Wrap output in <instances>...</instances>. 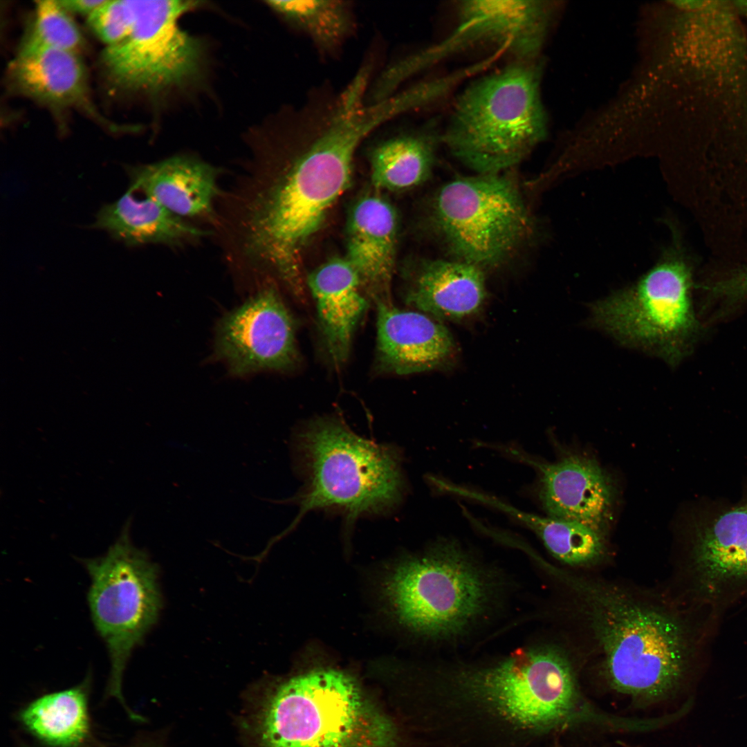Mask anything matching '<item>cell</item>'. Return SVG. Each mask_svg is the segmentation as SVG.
I'll return each instance as SVG.
<instances>
[{
  "label": "cell",
  "instance_id": "cell-1",
  "mask_svg": "<svg viewBox=\"0 0 747 747\" xmlns=\"http://www.w3.org/2000/svg\"><path fill=\"white\" fill-rule=\"evenodd\" d=\"M365 98L345 89L326 109L308 114L314 134L306 147L273 179L251 172L237 199L241 257L257 273L270 270L302 304V250L349 187L360 144L387 122L382 109Z\"/></svg>",
  "mask_w": 747,
  "mask_h": 747
},
{
  "label": "cell",
  "instance_id": "cell-2",
  "mask_svg": "<svg viewBox=\"0 0 747 747\" xmlns=\"http://www.w3.org/2000/svg\"><path fill=\"white\" fill-rule=\"evenodd\" d=\"M578 703L571 652L542 644L439 676L425 703L426 726L439 747H526L563 730Z\"/></svg>",
  "mask_w": 747,
  "mask_h": 747
},
{
  "label": "cell",
  "instance_id": "cell-3",
  "mask_svg": "<svg viewBox=\"0 0 747 747\" xmlns=\"http://www.w3.org/2000/svg\"><path fill=\"white\" fill-rule=\"evenodd\" d=\"M553 570L565 592L570 621L587 636L610 688L647 703L679 688L694 643L672 603L658 593L584 571Z\"/></svg>",
  "mask_w": 747,
  "mask_h": 747
},
{
  "label": "cell",
  "instance_id": "cell-4",
  "mask_svg": "<svg viewBox=\"0 0 747 747\" xmlns=\"http://www.w3.org/2000/svg\"><path fill=\"white\" fill-rule=\"evenodd\" d=\"M247 747H399L395 725L357 682L317 670L267 687L245 703Z\"/></svg>",
  "mask_w": 747,
  "mask_h": 747
},
{
  "label": "cell",
  "instance_id": "cell-5",
  "mask_svg": "<svg viewBox=\"0 0 747 747\" xmlns=\"http://www.w3.org/2000/svg\"><path fill=\"white\" fill-rule=\"evenodd\" d=\"M540 71L518 60L471 83L456 101L444 136L450 151L480 174H498L544 138Z\"/></svg>",
  "mask_w": 747,
  "mask_h": 747
},
{
  "label": "cell",
  "instance_id": "cell-6",
  "mask_svg": "<svg viewBox=\"0 0 747 747\" xmlns=\"http://www.w3.org/2000/svg\"><path fill=\"white\" fill-rule=\"evenodd\" d=\"M298 447L306 477L300 515L333 507L351 520L387 509L400 498L398 454L358 436L343 421L313 420L302 430Z\"/></svg>",
  "mask_w": 747,
  "mask_h": 747
},
{
  "label": "cell",
  "instance_id": "cell-7",
  "mask_svg": "<svg viewBox=\"0 0 747 747\" xmlns=\"http://www.w3.org/2000/svg\"><path fill=\"white\" fill-rule=\"evenodd\" d=\"M692 279L684 260L665 257L634 284L593 304V324L621 344L677 365L703 331L692 302Z\"/></svg>",
  "mask_w": 747,
  "mask_h": 747
},
{
  "label": "cell",
  "instance_id": "cell-8",
  "mask_svg": "<svg viewBox=\"0 0 747 747\" xmlns=\"http://www.w3.org/2000/svg\"><path fill=\"white\" fill-rule=\"evenodd\" d=\"M431 216L459 260L481 268L508 257L532 229L517 186L498 174L461 177L445 184L433 199Z\"/></svg>",
  "mask_w": 747,
  "mask_h": 747
},
{
  "label": "cell",
  "instance_id": "cell-9",
  "mask_svg": "<svg viewBox=\"0 0 747 747\" xmlns=\"http://www.w3.org/2000/svg\"><path fill=\"white\" fill-rule=\"evenodd\" d=\"M488 581L461 548L443 542L400 564L386 593L403 625L443 638L459 634L481 614L490 595Z\"/></svg>",
  "mask_w": 747,
  "mask_h": 747
},
{
  "label": "cell",
  "instance_id": "cell-10",
  "mask_svg": "<svg viewBox=\"0 0 747 747\" xmlns=\"http://www.w3.org/2000/svg\"><path fill=\"white\" fill-rule=\"evenodd\" d=\"M128 529L127 524L105 555L86 560L84 565L91 579L92 620L111 661L107 693L129 711L122 692L124 671L132 650L155 622L160 598L155 565L132 544Z\"/></svg>",
  "mask_w": 747,
  "mask_h": 747
},
{
  "label": "cell",
  "instance_id": "cell-11",
  "mask_svg": "<svg viewBox=\"0 0 747 747\" xmlns=\"http://www.w3.org/2000/svg\"><path fill=\"white\" fill-rule=\"evenodd\" d=\"M198 1H138L130 34L107 46L102 64L109 81L125 91L157 93L199 75L202 44L182 29L180 19Z\"/></svg>",
  "mask_w": 747,
  "mask_h": 747
},
{
  "label": "cell",
  "instance_id": "cell-12",
  "mask_svg": "<svg viewBox=\"0 0 747 747\" xmlns=\"http://www.w3.org/2000/svg\"><path fill=\"white\" fill-rule=\"evenodd\" d=\"M215 355L232 375L293 370L299 363L295 322L275 284L260 285L219 322Z\"/></svg>",
  "mask_w": 747,
  "mask_h": 747
},
{
  "label": "cell",
  "instance_id": "cell-13",
  "mask_svg": "<svg viewBox=\"0 0 747 747\" xmlns=\"http://www.w3.org/2000/svg\"><path fill=\"white\" fill-rule=\"evenodd\" d=\"M548 516L581 522L607 534L617 497L612 476L592 456L563 454L553 462L530 461Z\"/></svg>",
  "mask_w": 747,
  "mask_h": 747
},
{
  "label": "cell",
  "instance_id": "cell-14",
  "mask_svg": "<svg viewBox=\"0 0 747 747\" xmlns=\"http://www.w3.org/2000/svg\"><path fill=\"white\" fill-rule=\"evenodd\" d=\"M21 94L55 109H76L113 132L128 131L107 120L89 97L84 67L77 53L26 40L8 71Z\"/></svg>",
  "mask_w": 747,
  "mask_h": 747
},
{
  "label": "cell",
  "instance_id": "cell-15",
  "mask_svg": "<svg viewBox=\"0 0 747 747\" xmlns=\"http://www.w3.org/2000/svg\"><path fill=\"white\" fill-rule=\"evenodd\" d=\"M376 306L377 371L408 375L439 369L453 360L456 345L445 326L393 303Z\"/></svg>",
  "mask_w": 747,
  "mask_h": 747
},
{
  "label": "cell",
  "instance_id": "cell-16",
  "mask_svg": "<svg viewBox=\"0 0 747 747\" xmlns=\"http://www.w3.org/2000/svg\"><path fill=\"white\" fill-rule=\"evenodd\" d=\"M129 189L185 219L216 221L221 195L219 168L194 156L176 155L145 165L127 166Z\"/></svg>",
  "mask_w": 747,
  "mask_h": 747
},
{
  "label": "cell",
  "instance_id": "cell-17",
  "mask_svg": "<svg viewBox=\"0 0 747 747\" xmlns=\"http://www.w3.org/2000/svg\"><path fill=\"white\" fill-rule=\"evenodd\" d=\"M688 571L712 598L747 585V503L699 526L688 546Z\"/></svg>",
  "mask_w": 747,
  "mask_h": 747
},
{
  "label": "cell",
  "instance_id": "cell-18",
  "mask_svg": "<svg viewBox=\"0 0 747 747\" xmlns=\"http://www.w3.org/2000/svg\"><path fill=\"white\" fill-rule=\"evenodd\" d=\"M397 219L383 198L368 195L349 216L346 259L356 269L367 296L378 304H391Z\"/></svg>",
  "mask_w": 747,
  "mask_h": 747
},
{
  "label": "cell",
  "instance_id": "cell-19",
  "mask_svg": "<svg viewBox=\"0 0 747 747\" xmlns=\"http://www.w3.org/2000/svg\"><path fill=\"white\" fill-rule=\"evenodd\" d=\"M306 285L315 300L319 327L332 362L349 357L354 331L368 300L356 269L345 258H333L315 268Z\"/></svg>",
  "mask_w": 747,
  "mask_h": 747
},
{
  "label": "cell",
  "instance_id": "cell-20",
  "mask_svg": "<svg viewBox=\"0 0 747 747\" xmlns=\"http://www.w3.org/2000/svg\"><path fill=\"white\" fill-rule=\"evenodd\" d=\"M548 9L542 1H463L455 35L468 42H492L519 60H531L542 43Z\"/></svg>",
  "mask_w": 747,
  "mask_h": 747
},
{
  "label": "cell",
  "instance_id": "cell-21",
  "mask_svg": "<svg viewBox=\"0 0 747 747\" xmlns=\"http://www.w3.org/2000/svg\"><path fill=\"white\" fill-rule=\"evenodd\" d=\"M486 297L481 268L461 260H432L414 275L405 302L432 318L460 320L479 311Z\"/></svg>",
  "mask_w": 747,
  "mask_h": 747
},
{
  "label": "cell",
  "instance_id": "cell-22",
  "mask_svg": "<svg viewBox=\"0 0 747 747\" xmlns=\"http://www.w3.org/2000/svg\"><path fill=\"white\" fill-rule=\"evenodd\" d=\"M91 227L104 230L131 247L147 244L183 247L211 234L150 198L136 197L130 189L116 201L104 205Z\"/></svg>",
  "mask_w": 747,
  "mask_h": 747
},
{
  "label": "cell",
  "instance_id": "cell-23",
  "mask_svg": "<svg viewBox=\"0 0 747 747\" xmlns=\"http://www.w3.org/2000/svg\"><path fill=\"white\" fill-rule=\"evenodd\" d=\"M474 499L510 514L534 531L548 552L572 570L584 571L609 558L607 534L585 524L528 513L488 495Z\"/></svg>",
  "mask_w": 747,
  "mask_h": 747
},
{
  "label": "cell",
  "instance_id": "cell-24",
  "mask_svg": "<svg viewBox=\"0 0 747 747\" xmlns=\"http://www.w3.org/2000/svg\"><path fill=\"white\" fill-rule=\"evenodd\" d=\"M89 679L73 688L43 695L19 714L24 726L53 747H77L89 736Z\"/></svg>",
  "mask_w": 747,
  "mask_h": 747
},
{
  "label": "cell",
  "instance_id": "cell-25",
  "mask_svg": "<svg viewBox=\"0 0 747 747\" xmlns=\"http://www.w3.org/2000/svg\"><path fill=\"white\" fill-rule=\"evenodd\" d=\"M433 138L425 133H405L386 139L371 154L374 186L385 191H403L423 183L433 165Z\"/></svg>",
  "mask_w": 747,
  "mask_h": 747
},
{
  "label": "cell",
  "instance_id": "cell-26",
  "mask_svg": "<svg viewBox=\"0 0 747 747\" xmlns=\"http://www.w3.org/2000/svg\"><path fill=\"white\" fill-rule=\"evenodd\" d=\"M268 4L323 52L338 50L353 28L352 6L348 1H269Z\"/></svg>",
  "mask_w": 747,
  "mask_h": 747
},
{
  "label": "cell",
  "instance_id": "cell-27",
  "mask_svg": "<svg viewBox=\"0 0 747 747\" xmlns=\"http://www.w3.org/2000/svg\"><path fill=\"white\" fill-rule=\"evenodd\" d=\"M28 40L77 53L82 45L81 34L59 1H37L32 31Z\"/></svg>",
  "mask_w": 747,
  "mask_h": 747
},
{
  "label": "cell",
  "instance_id": "cell-28",
  "mask_svg": "<svg viewBox=\"0 0 747 747\" xmlns=\"http://www.w3.org/2000/svg\"><path fill=\"white\" fill-rule=\"evenodd\" d=\"M138 6L135 0H106L88 17V24L107 46L117 44L130 34Z\"/></svg>",
  "mask_w": 747,
  "mask_h": 747
},
{
  "label": "cell",
  "instance_id": "cell-29",
  "mask_svg": "<svg viewBox=\"0 0 747 747\" xmlns=\"http://www.w3.org/2000/svg\"><path fill=\"white\" fill-rule=\"evenodd\" d=\"M60 4L69 12L87 15L89 17L106 0H64L59 1Z\"/></svg>",
  "mask_w": 747,
  "mask_h": 747
},
{
  "label": "cell",
  "instance_id": "cell-30",
  "mask_svg": "<svg viewBox=\"0 0 747 747\" xmlns=\"http://www.w3.org/2000/svg\"><path fill=\"white\" fill-rule=\"evenodd\" d=\"M737 6L740 8L742 10L747 12V1H739L735 2Z\"/></svg>",
  "mask_w": 747,
  "mask_h": 747
}]
</instances>
